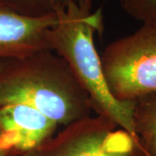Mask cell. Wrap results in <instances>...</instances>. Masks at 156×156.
Wrapping results in <instances>:
<instances>
[{
	"label": "cell",
	"mask_w": 156,
	"mask_h": 156,
	"mask_svg": "<svg viewBox=\"0 0 156 156\" xmlns=\"http://www.w3.org/2000/svg\"><path fill=\"white\" fill-rule=\"evenodd\" d=\"M12 104L32 107L65 127L92 110L67 62L52 50L0 60V108Z\"/></svg>",
	"instance_id": "cell-1"
},
{
	"label": "cell",
	"mask_w": 156,
	"mask_h": 156,
	"mask_svg": "<svg viewBox=\"0 0 156 156\" xmlns=\"http://www.w3.org/2000/svg\"><path fill=\"white\" fill-rule=\"evenodd\" d=\"M56 17V24L46 31L50 50L67 62L96 115L110 120L139 140L134 129V101H121L113 96L95 49V34H101L104 29L102 8L92 12L70 4Z\"/></svg>",
	"instance_id": "cell-2"
},
{
	"label": "cell",
	"mask_w": 156,
	"mask_h": 156,
	"mask_svg": "<svg viewBox=\"0 0 156 156\" xmlns=\"http://www.w3.org/2000/svg\"><path fill=\"white\" fill-rule=\"evenodd\" d=\"M108 87L121 101L156 93V22L110 43L101 56Z\"/></svg>",
	"instance_id": "cell-3"
},
{
	"label": "cell",
	"mask_w": 156,
	"mask_h": 156,
	"mask_svg": "<svg viewBox=\"0 0 156 156\" xmlns=\"http://www.w3.org/2000/svg\"><path fill=\"white\" fill-rule=\"evenodd\" d=\"M23 156H145L140 141L112 121L89 116Z\"/></svg>",
	"instance_id": "cell-4"
},
{
	"label": "cell",
	"mask_w": 156,
	"mask_h": 156,
	"mask_svg": "<svg viewBox=\"0 0 156 156\" xmlns=\"http://www.w3.org/2000/svg\"><path fill=\"white\" fill-rule=\"evenodd\" d=\"M58 124L26 104L0 108V148L23 156L55 135Z\"/></svg>",
	"instance_id": "cell-5"
},
{
	"label": "cell",
	"mask_w": 156,
	"mask_h": 156,
	"mask_svg": "<svg viewBox=\"0 0 156 156\" xmlns=\"http://www.w3.org/2000/svg\"><path fill=\"white\" fill-rule=\"evenodd\" d=\"M56 22V16L25 17L0 4V60L51 50L46 31Z\"/></svg>",
	"instance_id": "cell-6"
},
{
	"label": "cell",
	"mask_w": 156,
	"mask_h": 156,
	"mask_svg": "<svg viewBox=\"0 0 156 156\" xmlns=\"http://www.w3.org/2000/svg\"><path fill=\"white\" fill-rule=\"evenodd\" d=\"M134 122L145 156H156V93L134 101Z\"/></svg>",
	"instance_id": "cell-7"
},
{
	"label": "cell",
	"mask_w": 156,
	"mask_h": 156,
	"mask_svg": "<svg viewBox=\"0 0 156 156\" xmlns=\"http://www.w3.org/2000/svg\"><path fill=\"white\" fill-rule=\"evenodd\" d=\"M0 4L29 17L56 16L70 4L89 11L92 8V0H0Z\"/></svg>",
	"instance_id": "cell-8"
},
{
	"label": "cell",
	"mask_w": 156,
	"mask_h": 156,
	"mask_svg": "<svg viewBox=\"0 0 156 156\" xmlns=\"http://www.w3.org/2000/svg\"><path fill=\"white\" fill-rule=\"evenodd\" d=\"M129 17L142 23L156 22V0H120Z\"/></svg>",
	"instance_id": "cell-9"
},
{
	"label": "cell",
	"mask_w": 156,
	"mask_h": 156,
	"mask_svg": "<svg viewBox=\"0 0 156 156\" xmlns=\"http://www.w3.org/2000/svg\"><path fill=\"white\" fill-rule=\"evenodd\" d=\"M0 156H15V154L11 151L0 148Z\"/></svg>",
	"instance_id": "cell-10"
}]
</instances>
